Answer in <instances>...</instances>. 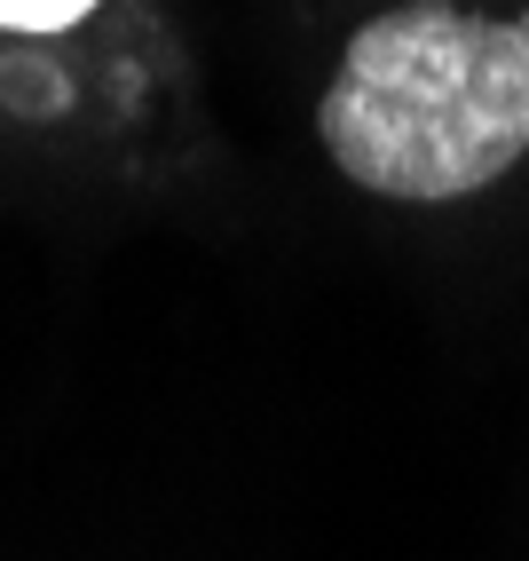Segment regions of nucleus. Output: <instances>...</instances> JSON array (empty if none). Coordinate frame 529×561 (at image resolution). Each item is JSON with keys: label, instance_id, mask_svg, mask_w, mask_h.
<instances>
[{"label": "nucleus", "instance_id": "obj_1", "mask_svg": "<svg viewBox=\"0 0 529 561\" xmlns=\"http://www.w3.org/2000/svg\"><path fill=\"white\" fill-rule=\"evenodd\" d=\"M332 167L380 198L442 206L529 159V9L474 16L403 0L371 16L324 88Z\"/></svg>", "mask_w": 529, "mask_h": 561}, {"label": "nucleus", "instance_id": "obj_2", "mask_svg": "<svg viewBox=\"0 0 529 561\" xmlns=\"http://www.w3.org/2000/svg\"><path fill=\"white\" fill-rule=\"evenodd\" d=\"M95 0H0V24L9 32H56V24H71V16H88Z\"/></svg>", "mask_w": 529, "mask_h": 561}]
</instances>
